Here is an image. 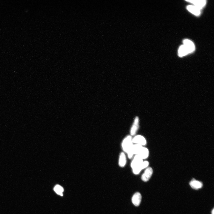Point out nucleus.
Instances as JSON below:
<instances>
[{
    "instance_id": "nucleus-2",
    "label": "nucleus",
    "mask_w": 214,
    "mask_h": 214,
    "mask_svg": "<svg viewBox=\"0 0 214 214\" xmlns=\"http://www.w3.org/2000/svg\"><path fill=\"white\" fill-rule=\"evenodd\" d=\"M153 169L152 168L149 167L146 168L141 176V179L144 182L148 181L150 179L153 173Z\"/></svg>"
},
{
    "instance_id": "nucleus-13",
    "label": "nucleus",
    "mask_w": 214,
    "mask_h": 214,
    "mask_svg": "<svg viewBox=\"0 0 214 214\" xmlns=\"http://www.w3.org/2000/svg\"><path fill=\"white\" fill-rule=\"evenodd\" d=\"M127 160L126 157L123 152H121L120 155L119 165L121 167H124L126 165Z\"/></svg>"
},
{
    "instance_id": "nucleus-15",
    "label": "nucleus",
    "mask_w": 214,
    "mask_h": 214,
    "mask_svg": "<svg viewBox=\"0 0 214 214\" xmlns=\"http://www.w3.org/2000/svg\"><path fill=\"white\" fill-rule=\"evenodd\" d=\"M143 147L142 145L139 144H136L134 145H133L131 148V150L133 153V155H138L140 151H141Z\"/></svg>"
},
{
    "instance_id": "nucleus-1",
    "label": "nucleus",
    "mask_w": 214,
    "mask_h": 214,
    "mask_svg": "<svg viewBox=\"0 0 214 214\" xmlns=\"http://www.w3.org/2000/svg\"><path fill=\"white\" fill-rule=\"evenodd\" d=\"M133 145L132 137L128 135L123 139L122 144V147L123 151L127 153L131 149Z\"/></svg>"
},
{
    "instance_id": "nucleus-12",
    "label": "nucleus",
    "mask_w": 214,
    "mask_h": 214,
    "mask_svg": "<svg viewBox=\"0 0 214 214\" xmlns=\"http://www.w3.org/2000/svg\"><path fill=\"white\" fill-rule=\"evenodd\" d=\"M143 159H145L148 157L149 151L148 149L145 147H142L141 151L138 154Z\"/></svg>"
},
{
    "instance_id": "nucleus-14",
    "label": "nucleus",
    "mask_w": 214,
    "mask_h": 214,
    "mask_svg": "<svg viewBox=\"0 0 214 214\" xmlns=\"http://www.w3.org/2000/svg\"><path fill=\"white\" fill-rule=\"evenodd\" d=\"M189 53L186 47L184 45L181 46L179 50V57H182Z\"/></svg>"
},
{
    "instance_id": "nucleus-6",
    "label": "nucleus",
    "mask_w": 214,
    "mask_h": 214,
    "mask_svg": "<svg viewBox=\"0 0 214 214\" xmlns=\"http://www.w3.org/2000/svg\"><path fill=\"white\" fill-rule=\"evenodd\" d=\"M143 162V159L139 155H136L131 162V167L132 169L135 168L141 164Z\"/></svg>"
},
{
    "instance_id": "nucleus-4",
    "label": "nucleus",
    "mask_w": 214,
    "mask_h": 214,
    "mask_svg": "<svg viewBox=\"0 0 214 214\" xmlns=\"http://www.w3.org/2000/svg\"><path fill=\"white\" fill-rule=\"evenodd\" d=\"M133 143L139 144L142 146L145 145L146 144L145 139L143 136L141 135H138L135 136L132 139Z\"/></svg>"
},
{
    "instance_id": "nucleus-9",
    "label": "nucleus",
    "mask_w": 214,
    "mask_h": 214,
    "mask_svg": "<svg viewBox=\"0 0 214 214\" xmlns=\"http://www.w3.org/2000/svg\"><path fill=\"white\" fill-rule=\"evenodd\" d=\"M187 1L193 3L195 5L194 6L197 7L200 10L205 5L206 3V1L205 0H195V1L193 0V1Z\"/></svg>"
},
{
    "instance_id": "nucleus-3",
    "label": "nucleus",
    "mask_w": 214,
    "mask_h": 214,
    "mask_svg": "<svg viewBox=\"0 0 214 214\" xmlns=\"http://www.w3.org/2000/svg\"><path fill=\"white\" fill-rule=\"evenodd\" d=\"M149 163L148 161H145L138 166L132 169L133 172L135 175L138 174L143 169L148 166Z\"/></svg>"
},
{
    "instance_id": "nucleus-11",
    "label": "nucleus",
    "mask_w": 214,
    "mask_h": 214,
    "mask_svg": "<svg viewBox=\"0 0 214 214\" xmlns=\"http://www.w3.org/2000/svg\"><path fill=\"white\" fill-rule=\"evenodd\" d=\"M187 9L189 12L195 15L198 16L201 13L200 9L194 5H188Z\"/></svg>"
},
{
    "instance_id": "nucleus-7",
    "label": "nucleus",
    "mask_w": 214,
    "mask_h": 214,
    "mask_svg": "<svg viewBox=\"0 0 214 214\" xmlns=\"http://www.w3.org/2000/svg\"><path fill=\"white\" fill-rule=\"evenodd\" d=\"M183 45L188 50L189 53H192L195 50V46L194 43L191 41L186 39L183 41Z\"/></svg>"
},
{
    "instance_id": "nucleus-10",
    "label": "nucleus",
    "mask_w": 214,
    "mask_h": 214,
    "mask_svg": "<svg viewBox=\"0 0 214 214\" xmlns=\"http://www.w3.org/2000/svg\"><path fill=\"white\" fill-rule=\"evenodd\" d=\"M191 187L195 189H198L201 188L203 186L202 183L194 179L191 180L189 183Z\"/></svg>"
},
{
    "instance_id": "nucleus-5",
    "label": "nucleus",
    "mask_w": 214,
    "mask_h": 214,
    "mask_svg": "<svg viewBox=\"0 0 214 214\" xmlns=\"http://www.w3.org/2000/svg\"><path fill=\"white\" fill-rule=\"evenodd\" d=\"M142 200L141 194L139 192L135 193L132 198L133 203L136 206H139L141 204Z\"/></svg>"
},
{
    "instance_id": "nucleus-8",
    "label": "nucleus",
    "mask_w": 214,
    "mask_h": 214,
    "mask_svg": "<svg viewBox=\"0 0 214 214\" xmlns=\"http://www.w3.org/2000/svg\"><path fill=\"white\" fill-rule=\"evenodd\" d=\"M139 119L138 117H136L130 131V134L132 136H134L139 129Z\"/></svg>"
},
{
    "instance_id": "nucleus-16",
    "label": "nucleus",
    "mask_w": 214,
    "mask_h": 214,
    "mask_svg": "<svg viewBox=\"0 0 214 214\" xmlns=\"http://www.w3.org/2000/svg\"><path fill=\"white\" fill-rule=\"evenodd\" d=\"M54 190L57 194L61 196H63V193L64 191V189L61 186L56 185L54 187Z\"/></svg>"
},
{
    "instance_id": "nucleus-17",
    "label": "nucleus",
    "mask_w": 214,
    "mask_h": 214,
    "mask_svg": "<svg viewBox=\"0 0 214 214\" xmlns=\"http://www.w3.org/2000/svg\"><path fill=\"white\" fill-rule=\"evenodd\" d=\"M212 214H214V209H213V210L212 211Z\"/></svg>"
}]
</instances>
